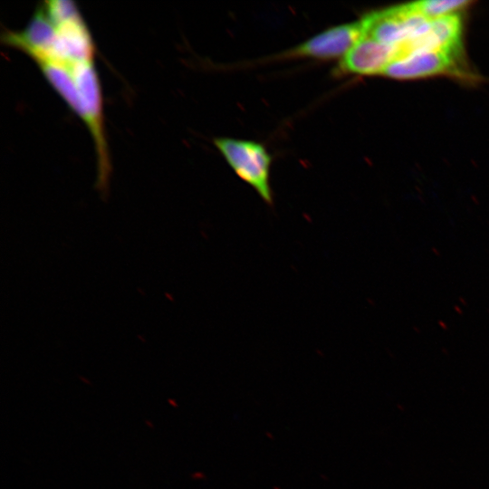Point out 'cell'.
Listing matches in <instances>:
<instances>
[{
	"instance_id": "cell-5",
	"label": "cell",
	"mask_w": 489,
	"mask_h": 489,
	"mask_svg": "<svg viewBox=\"0 0 489 489\" xmlns=\"http://www.w3.org/2000/svg\"><path fill=\"white\" fill-rule=\"evenodd\" d=\"M397 57L395 46L381 43L362 34L355 45L340 61L334 72L338 75L382 74Z\"/></svg>"
},
{
	"instance_id": "cell-2",
	"label": "cell",
	"mask_w": 489,
	"mask_h": 489,
	"mask_svg": "<svg viewBox=\"0 0 489 489\" xmlns=\"http://www.w3.org/2000/svg\"><path fill=\"white\" fill-rule=\"evenodd\" d=\"M213 142L236 176L251 186L264 203L272 206V157L264 146L253 140L233 138H216Z\"/></svg>"
},
{
	"instance_id": "cell-4",
	"label": "cell",
	"mask_w": 489,
	"mask_h": 489,
	"mask_svg": "<svg viewBox=\"0 0 489 489\" xmlns=\"http://www.w3.org/2000/svg\"><path fill=\"white\" fill-rule=\"evenodd\" d=\"M363 34L361 19L327 28L305 42L278 53L276 59L310 58L330 61L341 59Z\"/></svg>"
},
{
	"instance_id": "cell-8",
	"label": "cell",
	"mask_w": 489,
	"mask_h": 489,
	"mask_svg": "<svg viewBox=\"0 0 489 489\" xmlns=\"http://www.w3.org/2000/svg\"><path fill=\"white\" fill-rule=\"evenodd\" d=\"M469 4L467 0H426L413 3L416 9L429 20L456 14V11Z\"/></svg>"
},
{
	"instance_id": "cell-6",
	"label": "cell",
	"mask_w": 489,
	"mask_h": 489,
	"mask_svg": "<svg viewBox=\"0 0 489 489\" xmlns=\"http://www.w3.org/2000/svg\"><path fill=\"white\" fill-rule=\"evenodd\" d=\"M459 55L445 51H425L393 61L382 75L398 80H411L436 74L457 72Z\"/></svg>"
},
{
	"instance_id": "cell-7",
	"label": "cell",
	"mask_w": 489,
	"mask_h": 489,
	"mask_svg": "<svg viewBox=\"0 0 489 489\" xmlns=\"http://www.w3.org/2000/svg\"><path fill=\"white\" fill-rule=\"evenodd\" d=\"M34 62L53 88L82 119V109L71 70V63L45 59H40Z\"/></svg>"
},
{
	"instance_id": "cell-3",
	"label": "cell",
	"mask_w": 489,
	"mask_h": 489,
	"mask_svg": "<svg viewBox=\"0 0 489 489\" xmlns=\"http://www.w3.org/2000/svg\"><path fill=\"white\" fill-rule=\"evenodd\" d=\"M361 21L362 34L395 47L426 33L431 23L413 3L369 13Z\"/></svg>"
},
{
	"instance_id": "cell-1",
	"label": "cell",
	"mask_w": 489,
	"mask_h": 489,
	"mask_svg": "<svg viewBox=\"0 0 489 489\" xmlns=\"http://www.w3.org/2000/svg\"><path fill=\"white\" fill-rule=\"evenodd\" d=\"M71 70L82 104V120L88 127L94 141L98 163V183L103 190L108 183L110 163L104 135L99 78L93 60L72 62Z\"/></svg>"
}]
</instances>
